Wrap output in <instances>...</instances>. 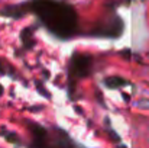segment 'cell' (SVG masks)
Returning <instances> with one entry per match:
<instances>
[{"label": "cell", "mask_w": 149, "mask_h": 148, "mask_svg": "<svg viewBox=\"0 0 149 148\" xmlns=\"http://www.w3.org/2000/svg\"><path fill=\"white\" fill-rule=\"evenodd\" d=\"M25 13L35 15L51 34L61 39L71 38L78 31V15L75 9L61 0H29L7 7L3 12V15L13 18H19Z\"/></svg>", "instance_id": "6da1fadb"}, {"label": "cell", "mask_w": 149, "mask_h": 148, "mask_svg": "<svg viewBox=\"0 0 149 148\" xmlns=\"http://www.w3.org/2000/svg\"><path fill=\"white\" fill-rule=\"evenodd\" d=\"M91 62L93 58L91 55L87 54H78L75 52L71 57L70 67H68V83H70V92L74 90V81L87 77L91 73Z\"/></svg>", "instance_id": "7a4b0ae2"}, {"label": "cell", "mask_w": 149, "mask_h": 148, "mask_svg": "<svg viewBox=\"0 0 149 148\" xmlns=\"http://www.w3.org/2000/svg\"><path fill=\"white\" fill-rule=\"evenodd\" d=\"M104 84H106L107 87H110V89H117V87H120V86L127 84V81H126L125 79H122V77H107V79L104 80Z\"/></svg>", "instance_id": "3957f363"}]
</instances>
